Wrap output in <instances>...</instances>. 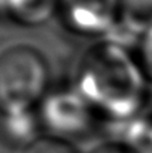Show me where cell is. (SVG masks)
Returning <instances> with one entry per match:
<instances>
[{"instance_id":"6da1fadb","label":"cell","mask_w":152,"mask_h":153,"mask_svg":"<svg viewBox=\"0 0 152 153\" xmlns=\"http://www.w3.org/2000/svg\"><path fill=\"white\" fill-rule=\"evenodd\" d=\"M73 85L100 122L115 126L145 112L151 87L134 50L107 38L81 54Z\"/></svg>"},{"instance_id":"7a4b0ae2","label":"cell","mask_w":152,"mask_h":153,"mask_svg":"<svg viewBox=\"0 0 152 153\" xmlns=\"http://www.w3.org/2000/svg\"><path fill=\"white\" fill-rule=\"evenodd\" d=\"M49 62L37 48L13 45L0 54V114L36 111L50 91Z\"/></svg>"},{"instance_id":"3957f363","label":"cell","mask_w":152,"mask_h":153,"mask_svg":"<svg viewBox=\"0 0 152 153\" xmlns=\"http://www.w3.org/2000/svg\"><path fill=\"white\" fill-rule=\"evenodd\" d=\"M37 115L44 135L67 142L90 135L100 122L73 84L50 88L38 105Z\"/></svg>"},{"instance_id":"277c9868","label":"cell","mask_w":152,"mask_h":153,"mask_svg":"<svg viewBox=\"0 0 152 153\" xmlns=\"http://www.w3.org/2000/svg\"><path fill=\"white\" fill-rule=\"evenodd\" d=\"M121 0H60L57 17L68 33L105 40L118 26Z\"/></svg>"},{"instance_id":"5b68a950","label":"cell","mask_w":152,"mask_h":153,"mask_svg":"<svg viewBox=\"0 0 152 153\" xmlns=\"http://www.w3.org/2000/svg\"><path fill=\"white\" fill-rule=\"evenodd\" d=\"M152 27V0H121L118 26L107 40L134 50L138 40Z\"/></svg>"},{"instance_id":"8992f818","label":"cell","mask_w":152,"mask_h":153,"mask_svg":"<svg viewBox=\"0 0 152 153\" xmlns=\"http://www.w3.org/2000/svg\"><path fill=\"white\" fill-rule=\"evenodd\" d=\"M43 135L37 109L22 114L1 115L0 136L10 148L26 150Z\"/></svg>"},{"instance_id":"52a82bcc","label":"cell","mask_w":152,"mask_h":153,"mask_svg":"<svg viewBox=\"0 0 152 153\" xmlns=\"http://www.w3.org/2000/svg\"><path fill=\"white\" fill-rule=\"evenodd\" d=\"M60 0H7L4 14L27 28L40 27L57 17Z\"/></svg>"},{"instance_id":"ba28073f","label":"cell","mask_w":152,"mask_h":153,"mask_svg":"<svg viewBox=\"0 0 152 153\" xmlns=\"http://www.w3.org/2000/svg\"><path fill=\"white\" fill-rule=\"evenodd\" d=\"M121 143L130 153H152V114L147 111L120 126Z\"/></svg>"},{"instance_id":"9c48e42d","label":"cell","mask_w":152,"mask_h":153,"mask_svg":"<svg viewBox=\"0 0 152 153\" xmlns=\"http://www.w3.org/2000/svg\"><path fill=\"white\" fill-rule=\"evenodd\" d=\"M134 54L139 62L142 72L152 85V27L148 28L134 47Z\"/></svg>"},{"instance_id":"30bf717a","label":"cell","mask_w":152,"mask_h":153,"mask_svg":"<svg viewBox=\"0 0 152 153\" xmlns=\"http://www.w3.org/2000/svg\"><path fill=\"white\" fill-rule=\"evenodd\" d=\"M23 153H80L74 148V145L71 142L57 139L53 136H43L37 139L31 146H28Z\"/></svg>"},{"instance_id":"8fae6325","label":"cell","mask_w":152,"mask_h":153,"mask_svg":"<svg viewBox=\"0 0 152 153\" xmlns=\"http://www.w3.org/2000/svg\"><path fill=\"white\" fill-rule=\"evenodd\" d=\"M90 153H130V152L121 143H118L115 140V142L103 143V145L97 146L95 149H92Z\"/></svg>"}]
</instances>
